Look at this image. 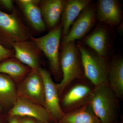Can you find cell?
<instances>
[{
	"label": "cell",
	"instance_id": "cell-12",
	"mask_svg": "<svg viewBox=\"0 0 123 123\" xmlns=\"http://www.w3.org/2000/svg\"><path fill=\"white\" fill-rule=\"evenodd\" d=\"M95 7L97 21L111 26H118L121 24L123 12L119 0H98Z\"/></svg>",
	"mask_w": 123,
	"mask_h": 123
},
{
	"label": "cell",
	"instance_id": "cell-25",
	"mask_svg": "<svg viewBox=\"0 0 123 123\" xmlns=\"http://www.w3.org/2000/svg\"><path fill=\"white\" fill-rule=\"evenodd\" d=\"M3 108V107H2V106L0 105V113L2 111Z\"/></svg>",
	"mask_w": 123,
	"mask_h": 123
},
{
	"label": "cell",
	"instance_id": "cell-10",
	"mask_svg": "<svg viewBox=\"0 0 123 123\" xmlns=\"http://www.w3.org/2000/svg\"><path fill=\"white\" fill-rule=\"evenodd\" d=\"M99 23L85 37L83 44L100 56L108 59L111 47V35L105 25Z\"/></svg>",
	"mask_w": 123,
	"mask_h": 123
},
{
	"label": "cell",
	"instance_id": "cell-1",
	"mask_svg": "<svg viewBox=\"0 0 123 123\" xmlns=\"http://www.w3.org/2000/svg\"><path fill=\"white\" fill-rule=\"evenodd\" d=\"M61 48L60 63L62 79L59 84H56L60 96L74 81L86 79L77 44L75 42H70Z\"/></svg>",
	"mask_w": 123,
	"mask_h": 123
},
{
	"label": "cell",
	"instance_id": "cell-4",
	"mask_svg": "<svg viewBox=\"0 0 123 123\" xmlns=\"http://www.w3.org/2000/svg\"><path fill=\"white\" fill-rule=\"evenodd\" d=\"M62 31V25L60 23L45 35L36 38L32 36L30 39L47 58L52 72L57 77L62 75L60 66L59 48Z\"/></svg>",
	"mask_w": 123,
	"mask_h": 123
},
{
	"label": "cell",
	"instance_id": "cell-2",
	"mask_svg": "<svg viewBox=\"0 0 123 123\" xmlns=\"http://www.w3.org/2000/svg\"><path fill=\"white\" fill-rule=\"evenodd\" d=\"M77 44L80 53L86 79L94 86L109 85L110 63L108 59L100 56L82 43H79Z\"/></svg>",
	"mask_w": 123,
	"mask_h": 123
},
{
	"label": "cell",
	"instance_id": "cell-7",
	"mask_svg": "<svg viewBox=\"0 0 123 123\" xmlns=\"http://www.w3.org/2000/svg\"><path fill=\"white\" fill-rule=\"evenodd\" d=\"M17 88L18 97L44 107V84L39 68L31 70Z\"/></svg>",
	"mask_w": 123,
	"mask_h": 123
},
{
	"label": "cell",
	"instance_id": "cell-6",
	"mask_svg": "<svg viewBox=\"0 0 123 123\" xmlns=\"http://www.w3.org/2000/svg\"><path fill=\"white\" fill-rule=\"evenodd\" d=\"M91 3L82 11L68 33L63 37L61 47L70 42L85 38L93 29L97 20L95 5Z\"/></svg>",
	"mask_w": 123,
	"mask_h": 123
},
{
	"label": "cell",
	"instance_id": "cell-22",
	"mask_svg": "<svg viewBox=\"0 0 123 123\" xmlns=\"http://www.w3.org/2000/svg\"><path fill=\"white\" fill-rule=\"evenodd\" d=\"M0 6L3 8L11 13L15 10L13 0H0Z\"/></svg>",
	"mask_w": 123,
	"mask_h": 123
},
{
	"label": "cell",
	"instance_id": "cell-16",
	"mask_svg": "<svg viewBox=\"0 0 123 123\" xmlns=\"http://www.w3.org/2000/svg\"><path fill=\"white\" fill-rule=\"evenodd\" d=\"M91 0H67L62 15V36L66 35L73 23L82 11L92 2Z\"/></svg>",
	"mask_w": 123,
	"mask_h": 123
},
{
	"label": "cell",
	"instance_id": "cell-24",
	"mask_svg": "<svg viewBox=\"0 0 123 123\" xmlns=\"http://www.w3.org/2000/svg\"><path fill=\"white\" fill-rule=\"evenodd\" d=\"M9 123H20L19 119L17 117H9Z\"/></svg>",
	"mask_w": 123,
	"mask_h": 123
},
{
	"label": "cell",
	"instance_id": "cell-18",
	"mask_svg": "<svg viewBox=\"0 0 123 123\" xmlns=\"http://www.w3.org/2000/svg\"><path fill=\"white\" fill-rule=\"evenodd\" d=\"M31 70L17 59L8 58L0 62V73L8 75L16 82L21 81Z\"/></svg>",
	"mask_w": 123,
	"mask_h": 123
},
{
	"label": "cell",
	"instance_id": "cell-11",
	"mask_svg": "<svg viewBox=\"0 0 123 123\" xmlns=\"http://www.w3.org/2000/svg\"><path fill=\"white\" fill-rule=\"evenodd\" d=\"M8 114L9 117L33 118L41 123H49L52 119L44 107L19 97L10 110Z\"/></svg>",
	"mask_w": 123,
	"mask_h": 123
},
{
	"label": "cell",
	"instance_id": "cell-17",
	"mask_svg": "<svg viewBox=\"0 0 123 123\" xmlns=\"http://www.w3.org/2000/svg\"><path fill=\"white\" fill-rule=\"evenodd\" d=\"M109 86L117 98L123 96V59L121 56H115L109 65Z\"/></svg>",
	"mask_w": 123,
	"mask_h": 123
},
{
	"label": "cell",
	"instance_id": "cell-27",
	"mask_svg": "<svg viewBox=\"0 0 123 123\" xmlns=\"http://www.w3.org/2000/svg\"></svg>",
	"mask_w": 123,
	"mask_h": 123
},
{
	"label": "cell",
	"instance_id": "cell-13",
	"mask_svg": "<svg viewBox=\"0 0 123 123\" xmlns=\"http://www.w3.org/2000/svg\"><path fill=\"white\" fill-rule=\"evenodd\" d=\"M16 59L31 70L40 68L39 59L41 51L32 41L30 40L14 42L11 44Z\"/></svg>",
	"mask_w": 123,
	"mask_h": 123
},
{
	"label": "cell",
	"instance_id": "cell-14",
	"mask_svg": "<svg viewBox=\"0 0 123 123\" xmlns=\"http://www.w3.org/2000/svg\"><path fill=\"white\" fill-rule=\"evenodd\" d=\"M65 3V0H40L39 5L42 17L49 31L60 24Z\"/></svg>",
	"mask_w": 123,
	"mask_h": 123
},
{
	"label": "cell",
	"instance_id": "cell-15",
	"mask_svg": "<svg viewBox=\"0 0 123 123\" xmlns=\"http://www.w3.org/2000/svg\"><path fill=\"white\" fill-rule=\"evenodd\" d=\"M39 1L18 0L16 2L31 27L36 31L42 32L46 31V27L39 5Z\"/></svg>",
	"mask_w": 123,
	"mask_h": 123
},
{
	"label": "cell",
	"instance_id": "cell-26",
	"mask_svg": "<svg viewBox=\"0 0 123 123\" xmlns=\"http://www.w3.org/2000/svg\"><path fill=\"white\" fill-rule=\"evenodd\" d=\"M0 123H2V121H1V120L0 118Z\"/></svg>",
	"mask_w": 123,
	"mask_h": 123
},
{
	"label": "cell",
	"instance_id": "cell-8",
	"mask_svg": "<svg viewBox=\"0 0 123 123\" xmlns=\"http://www.w3.org/2000/svg\"><path fill=\"white\" fill-rule=\"evenodd\" d=\"M85 79H79L78 82L71 86L64 94L62 104L65 114L81 107L88 103L94 86Z\"/></svg>",
	"mask_w": 123,
	"mask_h": 123
},
{
	"label": "cell",
	"instance_id": "cell-5",
	"mask_svg": "<svg viewBox=\"0 0 123 123\" xmlns=\"http://www.w3.org/2000/svg\"><path fill=\"white\" fill-rule=\"evenodd\" d=\"M31 36L15 9L10 14L0 10V39L8 47L14 42L30 40Z\"/></svg>",
	"mask_w": 123,
	"mask_h": 123
},
{
	"label": "cell",
	"instance_id": "cell-9",
	"mask_svg": "<svg viewBox=\"0 0 123 123\" xmlns=\"http://www.w3.org/2000/svg\"><path fill=\"white\" fill-rule=\"evenodd\" d=\"M44 86V108L47 111L52 119L59 120L65 114L62 109L60 95L56 84L52 78L50 73L45 69L39 68Z\"/></svg>",
	"mask_w": 123,
	"mask_h": 123
},
{
	"label": "cell",
	"instance_id": "cell-20",
	"mask_svg": "<svg viewBox=\"0 0 123 123\" xmlns=\"http://www.w3.org/2000/svg\"><path fill=\"white\" fill-rule=\"evenodd\" d=\"M59 123H101L88 103L65 114Z\"/></svg>",
	"mask_w": 123,
	"mask_h": 123
},
{
	"label": "cell",
	"instance_id": "cell-19",
	"mask_svg": "<svg viewBox=\"0 0 123 123\" xmlns=\"http://www.w3.org/2000/svg\"><path fill=\"white\" fill-rule=\"evenodd\" d=\"M18 97L13 80L8 75L0 73V105L3 107H12Z\"/></svg>",
	"mask_w": 123,
	"mask_h": 123
},
{
	"label": "cell",
	"instance_id": "cell-23",
	"mask_svg": "<svg viewBox=\"0 0 123 123\" xmlns=\"http://www.w3.org/2000/svg\"><path fill=\"white\" fill-rule=\"evenodd\" d=\"M37 121L35 119L30 117H23L19 119L20 123H38Z\"/></svg>",
	"mask_w": 123,
	"mask_h": 123
},
{
	"label": "cell",
	"instance_id": "cell-3",
	"mask_svg": "<svg viewBox=\"0 0 123 123\" xmlns=\"http://www.w3.org/2000/svg\"><path fill=\"white\" fill-rule=\"evenodd\" d=\"M117 98L109 85L94 86L88 104L101 123H113L115 118Z\"/></svg>",
	"mask_w": 123,
	"mask_h": 123
},
{
	"label": "cell",
	"instance_id": "cell-21",
	"mask_svg": "<svg viewBox=\"0 0 123 123\" xmlns=\"http://www.w3.org/2000/svg\"><path fill=\"white\" fill-rule=\"evenodd\" d=\"M14 56L13 49L6 47L0 43V62L8 58H12Z\"/></svg>",
	"mask_w": 123,
	"mask_h": 123
}]
</instances>
